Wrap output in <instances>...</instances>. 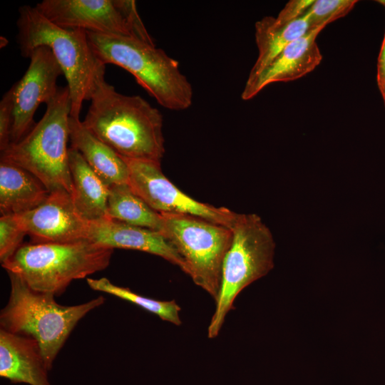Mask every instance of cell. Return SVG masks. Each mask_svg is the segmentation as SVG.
<instances>
[{"label": "cell", "mask_w": 385, "mask_h": 385, "mask_svg": "<svg viewBox=\"0 0 385 385\" xmlns=\"http://www.w3.org/2000/svg\"><path fill=\"white\" fill-rule=\"evenodd\" d=\"M83 125L120 156L160 161L165 153L163 118L140 96L118 93L101 79Z\"/></svg>", "instance_id": "obj_1"}, {"label": "cell", "mask_w": 385, "mask_h": 385, "mask_svg": "<svg viewBox=\"0 0 385 385\" xmlns=\"http://www.w3.org/2000/svg\"><path fill=\"white\" fill-rule=\"evenodd\" d=\"M17 41L21 56L28 58L36 48L51 49L69 89L70 116L79 118L83 103L90 101L98 82L104 78L106 66L94 55L87 32L61 28L51 22L36 7L19 9Z\"/></svg>", "instance_id": "obj_2"}, {"label": "cell", "mask_w": 385, "mask_h": 385, "mask_svg": "<svg viewBox=\"0 0 385 385\" xmlns=\"http://www.w3.org/2000/svg\"><path fill=\"white\" fill-rule=\"evenodd\" d=\"M10 293L0 312V326L11 333L35 339L49 370L78 322L105 302L98 297L80 304L65 306L55 296L31 289L17 274L7 272Z\"/></svg>", "instance_id": "obj_3"}, {"label": "cell", "mask_w": 385, "mask_h": 385, "mask_svg": "<svg viewBox=\"0 0 385 385\" xmlns=\"http://www.w3.org/2000/svg\"><path fill=\"white\" fill-rule=\"evenodd\" d=\"M87 36L102 64H114L126 70L161 106L172 111L191 106L192 86L181 72L178 61L164 50L130 36L93 32H87Z\"/></svg>", "instance_id": "obj_4"}, {"label": "cell", "mask_w": 385, "mask_h": 385, "mask_svg": "<svg viewBox=\"0 0 385 385\" xmlns=\"http://www.w3.org/2000/svg\"><path fill=\"white\" fill-rule=\"evenodd\" d=\"M113 249L90 240L23 244L1 263L6 272L19 276L32 289L56 296L76 279L105 270Z\"/></svg>", "instance_id": "obj_5"}, {"label": "cell", "mask_w": 385, "mask_h": 385, "mask_svg": "<svg viewBox=\"0 0 385 385\" xmlns=\"http://www.w3.org/2000/svg\"><path fill=\"white\" fill-rule=\"evenodd\" d=\"M71 109L68 86L58 88L46 103L45 113L19 142L1 152V159L26 170L50 192L65 190L72 193L68 141Z\"/></svg>", "instance_id": "obj_6"}, {"label": "cell", "mask_w": 385, "mask_h": 385, "mask_svg": "<svg viewBox=\"0 0 385 385\" xmlns=\"http://www.w3.org/2000/svg\"><path fill=\"white\" fill-rule=\"evenodd\" d=\"M231 229L232 243L223 261L219 295L207 328L210 339L219 334L240 292L274 267L275 243L257 215L237 214Z\"/></svg>", "instance_id": "obj_7"}, {"label": "cell", "mask_w": 385, "mask_h": 385, "mask_svg": "<svg viewBox=\"0 0 385 385\" xmlns=\"http://www.w3.org/2000/svg\"><path fill=\"white\" fill-rule=\"evenodd\" d=\"M160 214L161 233L184 260L186 274L216 302L223 261L232 243V229L195 215Z\"/></svg>", "instance_id": "obj_8"}, {"label": "cell", "mask_w": 385, "mask_h": 385, "mask_svg": "<svg viewBox=\"0 0 385 385\" xmlns=\"http://www.w3.org/2000/svg\"><path fill=\"white\" fill-rule=\"evenodd\" d=\"M133 192L159 213L188 214L232 227L237 213L199 202L179 190L163 173L160 162L123 158Z\"/></svg>", "instance_id": "obj_9"}, {"label": "cell", "mask_w": 385, "mask_h": 385, "mask_svg": "<svg viewBox=\"0 0 385 385\" xmlns=\"http://www.w3.org/2000/svg\"><path fill=\"white\" fill-rule=\"evenodd\" d=\"M30 63L14 86V111L11 143L21 140L35 125L34 116L41 103L56 94L63 71L50 48L39 46L29 55ZM10 143V144H11Z\"/></svg>", "instance_id": "obj_10"}, {"label": "cell", "mask_w": 385, "mask_h": 385, "mask_svg": "<svg viewBox=\"0 0 385 385\" xmlns=\"http://www.w3.org/2000/svg\"><path fill=\"white\" fill-rule=\"evenodd\" d=\"M19 224L35 243H67L88 240L89 221L76 209L71 195L65 190L50 192L34 209L15 215Z\"/></svg>", "instance_id": "obj_11"}, {"label": "cell", "mask_w": 385, "mask_h": 385, "mask_svg": "<svg viewBox=\"0 0 385 385\" xmlns=\"http://www.w3.org/2000/svg\"><path fill=\"white\" fill-rule=\"evenodd\" d=\"M35 7L63 29L135 38L115 0H43Z\"/></svg>", "instance_id": "obj_12"}, {"label": "cell", "mask_w": 385, "mask_h": 385, "mask_svg": "<svg viewBox=\"0 0 385 385\" xmlns=\"http://www.w3.org/2000/svg\"><path fill=\"white\" fill-rule=\"evenodd\" d=\"M324 27L309 29L287 46L255 77L247 78L242 99L247 101L254 98L271 83L294 81L312 71L322 59L316 38Z\"/></svg>", "instance_id": "obj_13"}, {"label": "cell", "mask_w": 385, "mask_h": 385, "mask_svg": "<svg viewBox=\"0 0 385 385\" xmlns=\"http://www.w3.org/2000/svg\"><path fill=\"white\" fill-rule=\"evenodd\" d=\"M88 240L112 249L138 250L159 256L186 273V265L174 246L160 232L108 217L89 221Z\"/></svg>", "instance_id": "obj_14"}, {"label": "cell", "mask_w": 385, "mask_h": 385, "mask_svg": "<svg viewBox=\"0 0 385 385\" xmlns=\"http://www.w3.org/2000/svg\"><path fill=\"white\" fill-rule=\"evenodd\" d=\"M38 342L0 329V376L12 383L51 385Z\"/></svg>", "instance_id": "obj_15"}, {"label": "cell", "mask_w": 385, "mask_h": 385, "mask_svg": "<svg viewBox=\"0 0 385 385\" xmlns=\"http://www.w3.org/2000/svg\"><path fill=\"white\" fill-rule=\"evenodd\" d=\"M69 128L71 147L106 183H128V168L122 156L85 128L80 118L70 116Z\"/></svg>", "instance_id": "obj_16"}, {"label": "cell", "mask_w": 385, "mask_h": 385, "mask_svg": "<svg viewBox=\"0 0 385 385\" xmlns=\"http://www.w3.org/2000/svg\"><path fill=\"white\" fill-rule=\"evenodd\" d=\"M49 191L34 175L9 161H0L1 215H18L41 205Z\"/></svg>", "instance_id": "obj_17"}, {"label": "cell", "mask_w": 385, "mask_h": 385, "mask_svg": "<svg viewBox=\"0 0 385 385\" xmlns=\"http://www.w3.org/2000/svg\"><path fill=\"white\" fill-rule=\"evenodd\" d=\"M73 191L71 198L81 215L88 221L107 217L110 185L88 165L76 149H68Z\"/></svg>", "instance_id": "obj_18"}, {"label": "cell", "mask_w": 385, "mask_h": 385, "mask_svg": "<svg viewBox=\"0 0 385 385\" xmlns=\"http://www.w3.org/2000/svg\"><path fill=\"white\" fill-rule=\"evenodd\" d=\"M257 60L247 78H252L266 67L287 46L309 30V15L290 22H280L273 16H265L255 23Z\"/></svg>", "instance_id": "obj_19"}, {"label": "cell", "mask_w": 385, "mask_h": 385, "mask_svg": "<svg viewBox=\"0 0 385 385\" xmlns=\"http://www.w3.org/2000/svg\"><path fill=\"white\" fill-rule=\"evenodd\" d=\"M107 217L131 225L162 232V215L137 195L128 183L110 185Z\"/></svg>", "instance_id": "obj_20"}, {"label": "cell", "mask_w": 385, "mask_h": 385, "mask_svg": "<svg viewBox=\"0 0 385 385\" xmlns=\"http://www.w3.org/2000/svg\"><path fill=\"white\" fill-rule=\"evenodd\" d=\"M86 281L93 290L128 301L175 325L179 326L182 324L180 317V307L174 300L160 301L149 298L137 294L129 288L115 285L106 277L87 278Z\"/></svg>", "instance_id": "obj_21"}, {"label": "cell", "mask_w": 385, "mask_h": 385, "mask_svg": "<svg viewBox=\"0 0 385 385\" xmlns=\"http://www.w3.org/2000/svg\"><path fill=\"white\" fill-rule=\"evenodd\" d=\"M356 0H314L307 13L309 29L328 24L346 15L356 4Z\"/></svg>", "instance_id": "obj_22"}, {"label": "cell", "mask_w": 385, "mask_h": 385, "mask_svg": "<svg viewBox=\"0 0 385 385\" xmlns=\"http://www.w3.org/2000/svg\"><path fill=\"white\" fill-rule=\"evenodd\" d=\"M27 235L15 215H1L0 217V261L9 260L23 245Z\"/></svg>", "instance_id": "obj_23"}, {"label": "cell", "mask_w": 385, "mask_h": 385, "mask_svg": "<svg viewBox=\"0 0 385 385\" xmlns=\"http://www.w3.org/2000/svg\"><path fill=\"white\" fill-rule=\"evenodd\" d=\"M14 111V86L2 96L0 101V150L4 151L11 143Z\"/></svg>", "instance_id": "obj_24"}, {"label": "cell", "mask_w": 385, "mask_h": 385, "mask_svg": "<svg viewBox=\"0 0 385 385\" xmlns=\"http://www.w3.org/2000/svg\"><path fill=\"white\" fill-rule=\"evenodd\" d=\"M314 0H292L286 4L276 19L280 22H290L307 14Z\"/></svg>", "instance_id": "obj_25"}, {"label": "cell", "mask_w": 385, "mask_h": 385, "mask_svg": "<svg viewBox=\"0 0 385 385\" xmlns=\"http://www.w3.org/2000/svg\"><path fill=\"white\" fill-rule=\"evenodd\" d=\"M385 78V34L377 63L376 78Z\"/></svg>", "instance_id": "obj_26"}, {"label": "cell", "mask_w": 385, "mask_h": 385, "mask_svg": "<svg viewBox=\"0 0 385 385\" xmlns=\"http://www.w3.org/2000/svg\"><path fill=\"white\" fill-rule=\"evenodd\" d=\"M377 84L385 103V78H376Z\"/></svg>", "instance_id": "obj_27"}, {"label": "cell", "mask_w": 385, "mask_h": 385, "mask_svg": "<svg viewBox=\"0 0 385 385\" xmlns=\"http://www.w3.org/2000/svg\"><path fill=\"white\" fill-rule=\"evenodd\" d=\"M378 2H379L380 4H381L382 5L385 6V0L378 1Z\"/></svg>", "instance_id": "obj_28"}]
</instances>
